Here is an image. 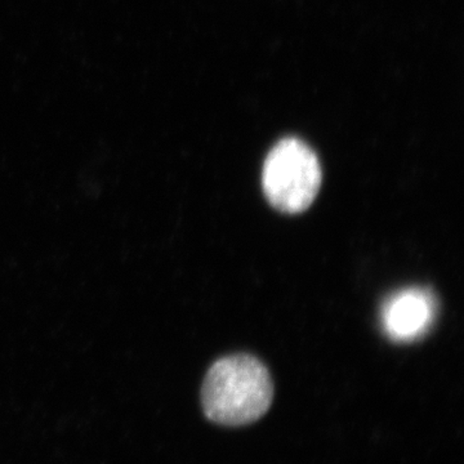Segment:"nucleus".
I'll return each instance as SVG.
<instances>
[{
    "instance_id": "nucleus-3",
    "label": "nucleus",
    "mask_w": 464,
    "mask_h": 464,
    "mask_svg": "<svg viewBox=\"0 0 464 464\" xmlns=\"http://www.w3.org/2000/svg\"><path fill=\"white\" fill-rule=\"evenodd\" d=\"M436 310V299L431 290L402 289L384 302L382 328L391 341H417L431 329Z\"/></svg>"
},
{
    "instance_id": "nucleus-2",
    "label": "nucleus",
    "mask_w": 464,
    "mask_h": 464,
    "mask_svg": "<svg viewBox=\"0 0 464 464\" xmlns=\"http://www.w3.org/2000/svg\"><path fill=\"white\" fill-rule=\"evenodd\" d=\"M323 182L316 152L297 137L280 140L262 168V188L271 207L284 215H299L313 206Z\"/></svg>"
},
{
    "instance_id": "nucleus-1",
    "label": "nucleus",
    "mask_w": 464,
    "mask_h": 464,
    "mask_svg": "<svg viewBox=\"0 0 464 464\" xmlns=\"http://www.w3.org/2000/svg\"><path fill=\"white\" fill-rule=\"evenodd\" d=\"M274 400L270 372L257 357L237 353L210 366L201 405L208 420L222 426H246L264 417Z\"/></svg>"
}]
</instances>
